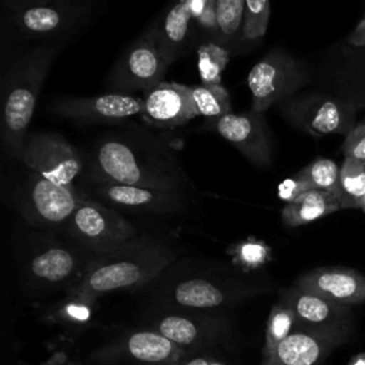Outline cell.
<instances>
[{"label": "cell", "mask_w": 365, "mask_h": 365, "mask_svg": "<svg viewBox=\"0 0 365 365\" xmlns=\"http://www.w3.org/2000/svg\"><path fill=\"white\" fill-rule=\"evenodd\" d=\"M84 158V175L91 184H125L181 192L191 185L173 151L153 141L108 137Z\"/></svg>", "instance_id": "obj_1"}, {"label": "cell", "mask_w": 365, "mask_h": 365, "mask_svg": "<svg viewBox=\"0 0 365 365\" xmlns=\"http://www.w3.org/2000/svg\"><path fill=\"white\" fill-rule=\"evenodd\" d=\"M174 259V251L154 240L134 238L107 252L93 254L68 295L94 301L106 294L141 287L158 277Z\"/></svg>", "instance_id": "obj_2"}, {"label": "cell", "mask_w": 365, "mask_h": 365, "mask_svg": "<svg viewBox=\"0 0 365 365\" xmlns=\"http://www.w3.org/2000/svg\"><path fill=\"white\" fill-rule=\"evenodd\" d=\"M57 53L56 47L38 46L20 57L6 76L0 134L3 148L10 158H21L40 90Z\"/></svg>", "instance_id": "obj_3"}, {"label": "cell", "mask_w": 365, "mask_h": 365, "mask_svg": "<svg viewBox=\"0 0 365 365\" xmlns=\"http://www.w3.org/2000/svg\"><path fill=\"white\" fill-rule=\"evenodd\" d=\"M63 230L91 255L111 251L137 238L135 227L117 210L86 195Z\"/></svg>", "instance_id": "obj_4"}, {"label": "cell", "mask_w": 365, "mask_h": 365, "mask_svg": "<svg viewBox=\"0 0 365 365\" xmlns=\"http://www.w3.org/2000/svg\"><path fill=\"white\" fill-rule=\"evenodd\" d=\"M20 160L30 171L68 188H74V180L86 167L84 155L60 134L51 131L27 134Z\"/></svg>", "instance_id": "obj_5"}, {"label": "cell", "mask_w": 365, "mask_h": 365, "mask_svg": "<svg viewBox=\"0 0 365 365\" xmlns=\"http://www.w3.org/2000/svg\"><path fill=\"white\" fill-rule=\"evenodd\" d=\"M308 80L305 68L282 50H272L248 73L251 110L264 114L272 104L291 97Z\"/></svg>", "instance_id": "obj_6"}, {"label": "cell", "mask_w": 365, "mask_h": 365, "mask_svg": "<svg viewBox=\"0 0 365 365\" xmlns=\"http://www.w3.org/2000/svg\"><path fill=\"white\" fill-rule=\"evenodd\" d=\"M279 299L292 309L297 319V329L328 336L342 344L354 332L352 312L346 305H341L297 285L284 289Z\"/></svg>", "instance_id": "obj_7"}, {"label": "cell", "mask_w": 365, "mask_h": 365, "mask_svg": "<svg viewBox=\"0 0 365 365\" xmlns=\"http://www.w3.org/2000/svg\"><path fill=\"white\" fill-rule=\"evenodd\" d=\"M83 195L76 188L56 184L31 171L24 188L21 212L33 225L43 228L64 227Z\"/></svg>", "instance_id": "obj_8"}, {"label": "cell", "mask_w": 365, "mask_h": 365, "mask_svg": "<svg viewBox=\"0 0 365 365\" xmlns=\"http://www.w3.org/2000/svg\"><path fill=\"white\" fill-rule=\"evenodd\" d=\"M167 67L157 47L155 26L151 24L117 61L110 74V84L118 93L148 90L161 83Z\"/></svg>", "instance_id": "obj_9"}, {"label": "cell", "mask_w": 365, "mask_h": 365, "mask_svg": "<svg viewBox=\"0 0 365 365\" xmlns=\"http://www.w3.org/2000/svg\"><path fill=\"white\" fill-rule=\"evenodd\" d=\"M214 130L254 165L268 168L272 163V141L264 114L228 113L214 118Z\"/></svg>", "instance_id": "obj_10"}, {"label": "cell", "mask_w": 365, "mask_h": 365, "mask_svg": "<svg viewBox=\"0 0 365 365\" xmlns=\"http://www.w3.org/2000/svg\"><path fill=\"white\" fill-rule=\"evenodd\" d=\"M91 190L103 204L117 211L174 214L187 208V197L181 191L125 184H91Z\"/></svg>", "instance_id": "obj_11"}, {"label": "cell", "mask_w": 365, "mask_h": 365, "mask_svg": "<svg viewBox=\"0 0 365 365\" xmlns=\"http://www.w3.org/2000/svg\"><path fill=\"white\" fill-rule=\"evenodd\" d=\"M50 110L81 123L121 121L143 113V98L118 91L96 97H64L54 100Z\"/></svg>", "instance_id": "obj_12"}, {"label": "cell", "mask_w": 365, "mask_h": 365, "mask_svg": "<svg viewBox=\"0 0 365 365\" xmlns=\"http://www.w3.org/2000/svg\"><path fill=\"white\" fill-rule=\"evenodd\" d=\"M281 108L289 121L315 135L352 130V110L329 98L305 96L288 100Z\"/></svg>", "instance_id": "obj_13"}, {"label": "cell", "mask_w": 365, "mask_h": 365, "mask_svg": "<svg viewBox=\"0 0 365 365\" xmlns=\"http://www.w3.org/2000/svg\"><path fill=\"white\" fill-rule=\"evenodd\" d=\"M259 291V288L242 282L194 277L178 281L170 291L168 298L182 308L211 309L230 305Z\"/></svg>", "instance_id": "obj_14"}, {"label": "cell", "mask_w": 365, "mask_h": 365, "mask_svg": "<svg viewBox=\"0 0 365 365\" xmlns=\"http://www.w3.org/2000/svg\"><path fill=\"white\" fill-rule=\"evenodd\" d=\"M341 305L365 302V275L345 267H318L301 274L295 284Z\"/></svg>", "instance_id": "obj_15"}, {"label": "cell", "mask_w": 365, "mask_h": 365, "mask_svg": "<svg viewBox=\"0 0 365 365\" xmlns=\"http://www.w3.org/2000/svg\"><path fill=\"white\" fill-rule=\"evenodd\" d=\"M78 17L80 9L73 3H11V21L31 37L56 36L68 30Z\"/></svg>", "instance_id": "obj_16"}, {"label": "cell", "mask_w": 365, "mask_h": 365, "mask_svg": "<svg viewBox=\"0 0 365 365\" xmlns=\"http://www.w3.org/2000/svg\"><path fill=\"white\" fill-rule=\"evenodd\" d=\"M150 329L164 335L185 352L205 348L217 339L222 327L217 317L194 314H165L158 317Z\"/></svg>", "instance_id": "obj_17"}, {"label": "cell", "mask_w": 365, "mask_h": 365, "mask_svg": "<svg viewBox=\"0 0 365 365\" xmlns=\"http://www.w3.org/2000/svg\"><path fill=\"white\" fill-rule=\"evenodd\" d=\"M87 259H83L71 248L48 242L30 258V274L40 284L66 285L71 288L83 274Z\"/></svg>", "instance_id": "obj_18"}, {"label": "cell", "mask_w": 365, "mask_h": 365, "mask_svg": "<svg viewBox=\"0 0 365 365\" xmlns=\"http://www.w3.org/2000/svg\"><path fill=\"white\" fill-rule=\"evenodd\" d=\"M342 342L295 329L269 355L262 356L261 365H322L331 352Z\"/></svg>", "instance_id": "obj_19"}, {"label": "cell", "mask_w": 365, "mask_h": 365, "mask_svg": "<svg viewBox=\"0 0 365 365\" xmlns=\"http://www.w3.org/2000/svg\"><path fill=\"white\" fill-rule=\"evenodd\" d=\"M143 117L145 121L173 127L192 118L184 84L158 83L143 94Z\"/></svg>", "instance_id": "obj_20"}, {"label": "cell", "mask_w": 365, "mask_h": 365, "mask_svg": "<svg viewBox=\"0 0 365 365\" xmlns=\"http://www.w3.org/2000/svg\"><path fill=\"white\" fill-rule=\"evenodd\" d=\"M118 352L134 361L151 365H178L187 355L184 349L154 329L130 334L120 344Z\"/></svg>", "instance_id": "obj_21"}, {"label": "cell", "mask_w": 365, "mask_h": 365, "mask_svg": "<svg viewBox=\"0 0 365 365\" xmlns=\"http://www.w3.org/2000/svg\"><path fill=\"white\" fill-rule=\"evenodd\" d=\"M191 19L188 0H180L154 23L157 47L168 66L185 53Z\"/></svg>", "instance_id": "obj_22"}, {"label": "cell", "mask_w": 365, "mask_h": 365, "mask_svg": "<svg viewBox=\"0 0 365 365\" xmlns=\"http://www.w3.org/2000/svg\"><path fill=\"white\" fill-rule=\"evenodd\" d=\"M338 210H341V204L335 194L321 190H309L295 201L285 204L281 217L285 225L301 227Z\"/></svg>", "instance_id": "obj_23"}, {"label": "cell", "mask_w": 365, "mask_h": 365, "mask_svg": "<svg viewBox=\"0 0 365 365\" xmlns=\"http://www.w3.org/2000/svg\"><path fill=\"white\" fill-rule=\"evenodd\" d=\"M192 117L205 115L218 118L230 113V97L220 84L185 86Z\"/></svg>", "instance_id": "obj_24"}, {"label": "cell", "mask_w": 365, "mask_h": 365, "mask_svg": "<svg viewBox=\"0 0 365 365\" xmlns=\"http://www.w3.org/2000/svg\"><path fill=\"white\" fill-rule=\"evenodd\" d=\"M341 208H361L365 198V163L345 157L336 190Z\"/></svg>", "instance_id": "obj_25"}, {"label": "cell", "mask_w": 365, "mask_h": 365, "mask_svg": "<svg viewBox=\"0 0 365 365\" xmlns=\"http://www.w3.org/2000/svg\"><path fill=\"white\" fill-rule=\"evenodd\" d=\"M245 0H215L217 38L222 46H231L242 34Z\"/></svg>", "instance_id": "obj_26"}, {"label": "cell", "mask_w": 365, "mask_h": 365, "mask_svg": "<svg viewBox=\"0 0 365 365\" xmlns=\"http://www.w3.org/2000/svg\"><path fill=\"white\" fill-rule=\"evenodd\" d=\"M295 329H297V319L292 309L284 301L279 299L275 305L271 307V311L268 315L262 356L269 355Z\"/></svg>", "instance_id": "obj_27"}, {"label": "cell", "mask_w": 365, "mask_h": 365, "mask_svg": "<svg viewBox=\"0 0 365 365\" xmlns=\"http://www.w3.org/2000/svg\"><path fill=\"white\" fill-rule=\"evenodd\" d=\"M341 167L329 158H318L295 174L312 190L328 191L336 195Z\"/></svg>", "instance_id": "obj_28"}, {"label": "cell", "mask_w": 365, "mask_h": 365, "mask_svg": "<svg viewBox=\"0 0 365 365\" xmlns=\"http://www.w3.org/2000/svg\"><path fill=\"white\" fill-rule=\"evenodd\" d=\"M232 262L244 271H252L265 265L271 259V248L259 240L247 238L230 247Z\"/></svg>", "instance_id": "obj_29"}, {"label": "cell", "mask_w": 365, "mask_h": 365, "mask_svg": "<svg viewBox=\"0 0 365 365\" xmlns=\"http://www.w3.org/2000/svg\"><path fill=\"white\" fill-rule=\"evenodd\" d=\"M269 0H245L241 38L247 43L259 41L269 21Z\"/></svg>", "instance_id": "obj_30"}, {"label": "cell", "mask_w": 365, "mask_h": 365, "mask_svg": "<svg viewBox=\"0 0 365 365\" xmlns=\"http://www.w3.org/2000/svg\"><path fill=\"white\" fill-rule=\"evenodd\" d=\"M93 307L94 301L67 295V299L60 307H57L56 317L57 319L70 324L87 322L93 315Z\"/></svg>", "instance_id": "obj_31"}, {"label": "cell", "mask_w": 365, "mask_h": 365, "mask_svg": "<svg viewBox=\"0 0 365 365\" xmlns=\"http://www.w3.org/2000/svg\"><path fill=\"white\" fill-rule=\"evenodd\" d=\"M345 157L365 163V123L354 127L344 141Z\"/></svg>", "instance_id": "obj_32"}, {"label": "cell", "mask_w": 365, "mask_h": 365, "mask_svg": "<svg viewBox=\"0 0 365 365\" xmlns=\"http://www.w3.org/2000/svg\"><path fill=\"white\" fill-rule=\"evenodd\" d=\"M312 190L305 181L299 180L298 177H291L284 180L279 185H278V197L284 201V202H292L295 201L298 197H301L304 192Z\"/></svg>", "instance_id": "obj_33"}, {"label": "cell", "mask_w": 365, "mask_h": 365, "mask_svg": "<svg viewBox=\"0 0 365 365\" xmlns=\"http://www.w3.org/2000/svg\"><path fill=\"white\" fill-rule=\"evenodd\" d=\"M208 51H210L208 48L201 50V53H200V68H201L204 80L207 81L205 84H218L217 77H218V73H220V68H221V67H218L220 60H218L217 56H211Z\"/></svg>", "instance_id": "obj_34"}, {"label": "cell", "mask_w": 365, "mask_h": 365, "mask_svg": "<svg viewBox=\"0 0 365 365\" xmlns=\"http://www.w3.org/2000/svg\"><path fill=\"white\" fill-rule=\"evenodd\" d=\"M348 43L351 46L365 47V17L358 23V26L354 29V31L348 37Z\"/></svg>", "instance_id": "obj_35"}, {"label": "cell", "mask_w": 365, "mask_h": 365, "mask_svg": "<svg viewBox=\"0 0 365 365\" xmlns=\"http://www.w3.org/2000/svg\"><path fill=\"white\" fill-rule=\"evenodd\" d=\"M178 365H211V358L210 356H185L178 362Z\"/></svg>", "instance_id": "obj_36"}, {"label": "cell", "mask_w": 365, "mask_h": 365, "mask_svg": "<svg viewBox=\"0 0 365 365\" xmlns=\"http://www.w3.org/2000/svg\"><path fill=\"white\" fill-rule=\"evenodd\" d=\"M78 0H11V3H74Z\"/></svg>", "instance_id": "obj_37"}, {"label": "cell", "mask_w": 365, "mask_h": 365, "mask_svg": "<svg viewBox=\"0 0 365 365\" xmlns=\"http://www.w3.org/2000/svg\"><path fill=\"white\" fill-rule=\"evenodd\" d=\"M348 365H365V352H359V354L354 355L349 359Z\"/></svg>", "instance_id": "obj_38"}, {"label": "cell", "mask_w": 365, "mask_h": 365, "mask_svg": "<svg viewBox=\"0 0 365 365\" xmlns=\"http://www.w3.org/2000/svg\"><path fill=\"white\" fill-rule=\"evenodd\" d=\"M211 365H225V364L221 362V361H218V359H212V358H211Z\"/></svg>", "instance_id": "obj_39"}, {"label": "cell", "mask_w": 365, "mask_h": 365, "mask_svg": "<svg viewBox=\"0 0 365 365\" xmlns=\"http://www.w3.org/2000/svg\"><path fill=\"white\" fill-rule=\"evenodd\" d=\"M359 210H362L364 212H365V198H364V201H362V204H361V208Z\"/></svg>", "instance_id": "obj_40"}]
</instances>
